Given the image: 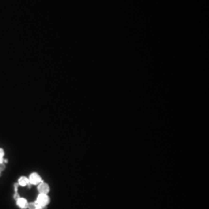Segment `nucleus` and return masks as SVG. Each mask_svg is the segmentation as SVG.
<instances>
[{
  "label": "nucleus",
  "instance_id": "obj_11",
  "mask_svg": "<svg viewBox=\"0 0 209 209\" xmlns=\"http://www.w3.org/2000/svg\"><path fill=\"white\" fill-rule=\"evenodd\" d=\"M3 158H0V163H4V162H3Z\"/></svg>",
  "mask_w": 209,
  "mask_h": 209
},
{
  "label": "nucleus",
  "instance_id": "obj_6",
  "mask_svg": "<svg viewBox=\"0 0 209 209\" xmlns=\"http://www.w3.org/2000/svg\"><path fill=\"white\" fill-rule=\"evenodd\" d=\"M28 208H29V209H42L43 207H42V206H40L39 204H37L35 201V202L28 204Z\"/></svg>",
  "mask_w": 209,
  "mask_h": 209
},
{
  "label": "nucleus",
  "instance_id": "obj_5",
  "mask_svg": "<svg viewBox=\"0 0 209 209\" xmlns=\"http://www.w3.org/2000/svg\"><path fill=\"white\" fill-rule=\"evenodd\" d=\"M18 184L21 186H27L30 184L29 182V179L26 177H21L18 180Z\"/></svg>",
  "mask_w": 209,
  "mask_h": 209
},
{
  "label": "nucleus",
  "instance_id": "obj_7",
  "mask_svg": "<svg viewBox=\"0 0 209 209\" xmlns=\"http://www.w3.org/2000/svg\"><path fill=\"white\" fill-rule=\"evenodd\" d=\"M6 168V166H5L4 163H0V171H2Z\"/></svg>",
  "mask_w": 209,
  "mask_h": 209
},
{
  "label": "nucleus",
  "instance_id": "obj_9",
  "mask_svg": "<svg viewBox=\"0 0 209 209\" xmlns=\"http://www.w3.org/2000/svg\"><path fill=\"white\" fill-rule=\"evenodd\" d=\"M14 198L15 200H18L19 198V194L18 193H15V194H14Z\"/></svg>",
  "mask_w": 209,
  "mask_h": 209
},
{
  "label": "nucleus",
  "instance_id": "obj_8",
  "mask_svg": "<svg viewBox=\"0 0 209 209\" xmlns=\"http://www.w3.org/2000/svg\"><path fill=\"white\" fill-rule=\"evenodd\" d=\"M4 156V150L2 149H0V158H3Z\"/></svg>",
  "mask_w": 209,
  "mask_h": 209
},
{
  "label": "nucleus",
  "instance_id": "obj_1",
  "mask_svg": "<svg viewBox=\"0 0 209 209\" xmlns=\"http://www.w3.org/2000/svg\"><path fill=\"white\" fill-rule=\"evenodd\" d=\"M49 201H50V198H49L47 195L44 194H40L38 195L36 202L43 208L49 203Z\"/></svg>",
  "mask_w": 209,
  "mask_h": 209
},
{
  "label": "nucleus",
  "instance_id": "obj_2",
  "mask_svg": "<svg viewBox=\"0 0 209 209\" xmlns=\"http://www.w3.org/2000/svg\"><path fill=\"white\" fill-rule=\"evenodd\" d=\"M29 182L31 184H39L40 183L42 182L40 176L37 173H33L30 174L29 178Z\"/></svg>",
  "mask_w": 209,
  "mask_h": 209
},
{
  "label": "nucleus",
  "instance_id": "obj_10",
  "mask_svg": "<svg viewBox=\"0 0 209 209\" xmlns=\"http://www.w3.org/2000/svg\"><path fill=\"white\" fill-rule=\"evenodd\" d=\"M18 186H19V184H14V188H15V193H17Z\"/></svg>",
  "mask_w": 209,
  "mask_h": 209
},
{
  "label": "nucleus",
  "instance_id": "obj_12",
  "mask_svg": "<svg viewBox=\"0 0 209 209\" xmlns=\"http://www.w3.org/2000/svg\"><path fill=\"white\" fill-rule=\"evenodd\" d=\"M0 176H1V171H0Z\"/></svg>",
  "mask_w": 209,
  "mask_h": 209
},
{
  "label": "nucleus",
  "instance_id": "obj_3",
  "mask_svg": "<svg viewBox=\"0 0 209 209\" xmlns=\"http://www.w3.org/2000/svg\"><path fill=\"white\" fill-rule=\"evenodd\" d=\"M37 189H38V191L40 194H46L50 191V187H49L48 184L43 182H41L39 184Z\"/></svg>",
  "mask_w": 209,
  "mask_h": 209
},
{
  "label": "nucleus",
  "instance_id": "obj_4",
  "mask_svg": "<svg viewBox=\"0 0 209 209\" xmlns=\"http://www.w3.org/2000/svg\"><path fill=\"white\" fill-rule=\"evenodd\" d=\"M16 204L20 208L25 209V208H28V202H27V201L25 199V198H19V199L16 200Z\"/></svg>",
  "mask_w": 209,
  "mask_h": 209
}]
</instances>
